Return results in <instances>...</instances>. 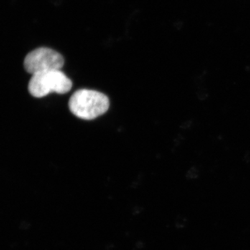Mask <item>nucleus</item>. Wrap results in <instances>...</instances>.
<instances>
[{"label":"nucleus","mask_w":250,"mask_h":250,"mask_svg":"<svg viewBox=\"0 0 250 250\" xmlns=\"http://www.w3.org/2000/svg\"><path fill=\"white\" fill-rule=\"evenodd\" d=\"M64 59L62 54L47 47L34 49L24 59L26 71L34 75L49 70H62Z\"/></svg>","instance_id":"nucleus-3"},{"label":"nucleus","mask_w":250,"mask_h":250,"mask_svg":"<svg viewBox=\"0 0 250 250\" xmlns=\"http://www.w3.org/2000/svg\"><path fill=\"white\" fill-rule=\"evenodd\" d=\"M109 100L96 90L81 89L73 93L68 106L72 114L85 121L103 116L109 108Z\"/></svg>","instance_id":"nucleus-1"},{"label":"nucleus","mask_w":250,"mask_h":250,"mask_svg":"<svg viewBox=\"0 0 250 250\" xmlns=\"http://www.w3.org/2000/svg\"><path fill=\"white\" fill-rule=\"evenodd\" d=\"M72 87V81L61 70H55L32 75L28 89L32 96L41 98L51 93H68Z\"/></svg>","instance_id":"nucleus-2"}]
</instances>
